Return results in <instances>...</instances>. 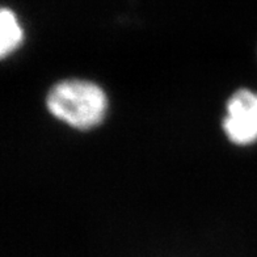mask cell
I'll use <instances>...</instances> for the list:
<instances>
[{"instance_id": "3", "label": "cell", "mask_w": 257, "mask_h": 257, "mask_svg": "<svg viewBox=\"0 0 257 257\" xmlns=\"http://www.w3.org/2000/svg\"><path fill=\"white\" fill-rule=\"evenodd\" d=\"M23 41V29L12 11L3 8L0 14V55L3 58L19 48Z\"/></svg>"}, {"instance_id": "1", "label": "cell", "mask_w": 257, "mask_h": 257, "mask_svg": "<svg viewBox=\"0 0 257 257\" xmlns=\"http://www.w3.org/2000/svg\"><path fill=\"white\" fill-rule=\"evenodd\" d=\"M46 105L49 112L72 127H95L106 112V96L97 84L70 79L59 81L50 89Z\"/></svg>"}, {"instance_id": "2", "label": "cell", "mask_w": 257, "mask_h": 257, "mask_svg": "<svg viewBox=\"0 0 257 257\" xmlns=\"http://www.w3.org/2000/svg\"><path fill=\"white\" fill-rule=\"evenodd\" d=\"M223 130L235 145H250L257 141V93L239 89L227 102Z\"/></svg>"}]
</instances>
